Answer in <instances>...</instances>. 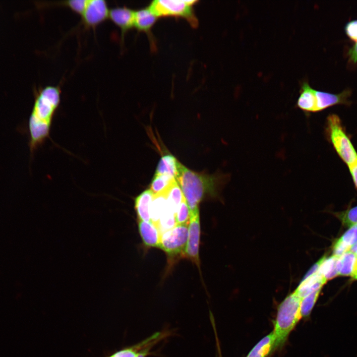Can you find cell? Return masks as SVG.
Here are the masks:
<instances>
[{"label":"cell","mask_w":357,"mask_h":357,"mask_svg":"<svg viewBox=\"0 0 357 357\" xmlns=\"http://www.w3.org/2000/svg\"><path fill=\"white\" fill-rule=\"evenodd\" d=\"M59 86L48 85L36 92L28 121V147L31 157L50 137L56 112L60 102Z\"/></svg>","instance_id":"obj_1"},{"label":"cell","mask_w":357,"mask_h":357,"mask_svg":"<svg viewBox=\"0 0 357 357\" xmlns=\"http://www.w3.org/2000/svg\"><path fill=\"white\" fill-rule=\"evenodd\" d=\"M226 178L225 175H209L193 172L179 163L176 179L190 212H195L199 211V204L204 198L218 195Z\"/></svg>","instance_id":"obj_2"},{"label":"cell","mask_w":357,"mask_h":357,"mask_svg":"<svg viewBox=\"0 0 357 357\" xmlns=\"http://www.w3.org/2000/svg\"><path fill=\"white\" fill-rule=\"evenodd\" d=\"M301 298L295 292L288 295L279 305L274 329V349L281 347L291 331L302 318Z\"/></svg>","instance_id":"obj_3"},{"label":"cell","mask_w":357,"mask_h":357,"mask_svg":"<svg viewBox=\"0 0 357 357\" xmlns=\"http://www.w3.org/2000/svg\"><path fill=\"white\" fill-rule=\"evenodd\" d=\"M325 130L329 142L347 166L357 160V152L337 115L332 114L327 117Z\"/></svg>","instance_id":"obj_4"},{"label":"cell","mask_w":357,"mask_h":357,"mask_svg":"<svg viewBox=\"0 0 357 357\" xmlns=\"http://www.w3.org/2000/svg\"><path fill=\"white\" fill-rule=\"evenodd\" d=\"M196 0H155L148 8L158 17L160 16L181 17L186 19L195 26L197 21L194 16L192 6Z\"/></svg>","instance_id":"obj_5"},{"label":"cell","mask_w":357,"mask_h":357,"mask_svg":"<svg viewBox=\"0 0 357 357\" xmlns=\"http://www.w3.org/2000/svg\"><path fill=\"white\" fill-rule=\"evenodd\" d=\"M188 235V225H177L160 236L159 248L170 257L183 256Z\"/></svg>","instance_id":"obj_6"},{"label":"cell","mask_w":357,"mask_h":357,"mask_svg":"<svg viewBox=\"0 0 357 357\" xmlns=\"http://www.w3.org/2000/svg\"><path fill=\"white\" fill-rule=\"evenodd\" d=\"M110 9L104 0H87L86 6L81 16L86 28H95L109 18Z\"/></svg>","instance_id":"obj_7"},{"label":"cell","mask_w":357,"mask_h":357,"mask_svg":"<svg viewBox=\"0 0 357 357\" xmlns=\"http://www.w3.org/2000/svg\"><path fill=\"white\" fill-rule=\"evenodd\" d=\"M188 235L183 257L189 259L199 266V246L200 225L199 211L190 212Z\"/></svg>","instance_id":"obj_8"},{"label":"cell","mask_w":357,"mask_h":357,"mask_svg":"<svg viewBox=\"0 0 357 357\" xmlns=\"http://www.w3.org/2000/svg\"><path fill=\"white\" fill-rule=\"evenodd\" d=\"M135 11L126 6H118L110 9L109 18L121 31L123 41L126 33L134 27Z\"/></svg>","instance_id":"obj_9"},{"label":"cell","mask_w":357,"mask_h":357,"mask_svg":"<svg viewBox=\"0 0 357 357\" xmlns=\"http://www.w3.org/2000/svg\"><path fill=\"white\" fill-rule=\"evenodd\" d=\"M351 91L346 90L338 94H332L315 90L316 106L315 112L322 111L328 107L338 104L348 103V98Z\"/></svg>","instance_id":"obj_10"},{"label":"cell","mask_w":357,"mask_h":357,"mask_svg":"<svg viewBox=\"0 0 357 357\" xmlns=\"http://www.w3.org/2000/svg\"><path fill=\"white\" fill-rule=\"evenodd\" d=\"M327 282L317 272L304 277L294 292L301 298L317 291H321Z\"/></svg>","instance_id":"obj_11"},{"label":"cell","mask_w":357,"mask_h":357,"mask_svg":"<svg viewBox=\"0 0 357 357\" xmlns=\"http://www.w3.org/2000/svg\"><path fill=\"white\" fill-rule=\"evenodd\" d=\"M138 230L143 242L146 246L159 247L160 233L152 222L138 221Z\"/></svg>","instance_id":"obj_12"},{"label":"cell","mask_w":357,"mask_h":357,"mask_svg":"<svg viewBox=\"0 0 357 357\" xmlns=\"http://www.w3.org/2000/svg\"><path fill=\"white\" fill-rule=\"evenodd\" d=\"M357 242V224L351 227L334 243L333 254L340 256Z\"/></svg>","instance_id":"obj_13"},{"label":"cell","mask_w":357,"mask_h":357,"mask_svg":"<svg viewBox=\"0 0 357 357\" xmlns=\"http://www.w3.org/2000/svg\"><path fill=\"white\" fill-rule=\"evenodd\" d=\"M153 196L151 190L146 189L135 197L134 209L138 221L151 222L149 210Z\"/></svg>","instance_id":"obj_14"},{"label":"cell","mask_w":357,"mask_h":357,"mask_svg":"<svg viewBox=\"0 0 357 357\" xmlns=\"http://www.w3.org/2000/svg\"><path fill=\"white\" fill-rule=\"evenodd\" d=\"M157 18L148 7L135 11L134 27L138 31L148 34Z\"/></svg>","instance_id":"obj_15"},{"label":"cell","mask_w":357,"mask_h":357,"mask_svg":"<svg viewBox=\"0 0 357 357\" xmlns=\"http://www.w3.org/2000/svg\"><path fill=\"white\" fill-rule=\"evenodd\" d=\"M297 106L303 111L315 112L316 106L315 89L312 88L306 81L302 83Z\"/></svg>","instance_id":"obj_16"},{"label":"cell","mask_w":357,"mask_h":357,"mask_svg":"<svg viewBox=\"0 0 357 357\" xmlns=\"http://www.w3.org/2000/svg\"><path fill=\"white\" fill-rule=\"evenodd\" d=\"M275 337L273 331L261 339L246 357H266L274 349Z\"/></svg>","instance_id":"obj_17"},{"label":"cell","mask_w":357,"mask_h":357,"mask_svg":"<svg viewBox=\"0 0 357 357\" xmlns=\"http://www.w3.org/2000/svg\"><path fill=\"white\" fill-rule=\"evenodd\" d=\"M357 265V258L349 250L339 256L337 261L338 275L352 276Z\"/></svg>","instance_id":"obj_18"},{"label":"cell","mask_w":357,"mask_h":357,"mask_svg":"<svg viewBox=\"0 0 357 357\" xmlns=\"http://www.w3.org/2000/svg\"><path fill=\"white\" fill-rule=\"evenodd\" d=\"M179 162L172 155H166L160 159L155 175H168L176 178Z\"/></svg>","instance_id":"obj_19"},{"label":"cell","mask_w":357,"mask_h":357,"mask_svg":"<svg viewBox=\"0 0 357 357\" xmlns=\"http://www.w3.org/2000/svg\"><path fill=\"white\" fill-rule=\"evenodd\" d=\"M339 257L334 255L328 257L326 256L322 257L318 273L326 282L338 275L337 261Z\"/></svg>","instance_id":"obj_20"},{"label":"cell","mask_w":357,"mask_h":357,"mask_svg":"<svg viewBox=\"0 0 357 357\" xmlns=\"http://www.w3.org/2000/svg\"><path fill=\"white\" fill-rule=\"evenodd\" d=\"M168 208L165 194L153 195L150 206V216L151 222L156 225Z\"/></svg>","instance_id":"obj_21"},{"label":"cell","mask_w":357,"mask_h":357,"mask_svg":"<svg viewBox=\"0 0 357 357\" xmlns=\"http://www.w3.org/2000/svg\"><path fill=\"white\" fill-rule=\"evenodd\" d=\"M165 195L168 205L176 214L184 198L182 191L177 180L173 183Z\"/></svg>","instance_id":"obj_22"},{"label":"cell","mask_w":357,"mask_h":357,"mask_svg":"<svg viewBox=\"0 0 357 357\" xmlns=\"http://www.w3.org/2000/svg\"><path fill=\"white\" fill-rule=\"evenodd\" d=\"M176 179L168 175H154L150 185L153 195L166 194Z\"/></svg>","instance_id":"obj_23"},{"label":"cell","mask_w":357,"mask_h":357,"mask_svg":"<svg viewBox=\"0 0 357 357\" xmlns=\"http://www.w3.org/2000/svg\"><path fill=\"white\" fill-rule=\"evenodd\" d=\"M177 225L176 214L168 205L166 211L155 226L158 228L160 235H161L164 232L173 229Z\"/></svg>","instance_id":"obj_24"},{"label":"cell","mask_w":357,"mask_h":357,"mask_svg":"<svg viewBox=\"0 0 357 357\" xmlns=\"http://www.w3.org/2000/svg\"><path fill=\"white\" fill-rule=\"evenodd\" d=\"M321 291L312 293L301 299L300 310L302 317H308L318 299Z\"/></svg>","instance_id":"obj_25"},{"label":"cell","mask_w":357,"mask_h":357,"mask_svg":"<svg viewBox=\"0 0 357 357\" xmlns=\"http://www.w3.org/2000/svg\"><path fill=\"white\" fill-rule=\"evenodd\" d=\"M336 215L344 226L351 227L357 224V206L348 210L336 213Z\"/></svg>","instance_id":"obj_26"},{"label":"cell","mask_w":357,"mask_h":357,"mask_svg":"<svg viewBox=\"0 0 357 357\" xmlns=\"http://www.w3.org/2000/svg\"><path fill=\"white\" fill-rule=\"evenodd\" d=\"M190 217V210L184 198L176 214L177 224L188 225Z\"/></svg>","instance_id":"obj_27"},{"label":"cell","mask_w":357,"mask_h":357,"mask_svg":"<svg viewBox=\"0 0 357 357\" xmlns=\"http://www.w3.org/2000/svg\"><path fill=\"white\" fill-rule=\"evenodd\" d=\"M87 2V0H65L55 2L54 4L66 6L81 16L86 6Z\"/></svg>","instance_id":"obj_28"},{"label":"cell","mask_w":357,"mask_h":357,"mask_svg":"<svg viewBox=\"0 0 357 357\" xmlns=\"http://www.w3.org/2000/svg\"><path fill=\"white\" fill-rule=\"evenodd\" d=\"M345 31L350 38L357 42V20L348 23L345 26Z\"/></svg>","instance_id":"obj_29"},{"label":"cell","mask_w":357,"mask_h":357,"mask_svg":"<svg viewBox=\"0 0 357 357\" xmlns=\"http://www.w3.org/2000/svg\"><path fill=\"white\" fill-rule=\"evenodd\" d=\"M348 167L357 191V160L354 163L348 166Z\"/></svg>","instance_id":"obj_30"},{"label":"cell","mask_w":357,"mask_h":357,"mask_svg":"<svg viewBox=\"0 0 357 357\" xmlns=\"http://www.w3.org/2000/svg\"><path fill=\"white\" fill-rule=\"evenodd\" d=\"M348 54L350 60L354 63H356L357 62V42L349 50Z\"/></svg>","instance_id":"obj_31"},{"label":"cell","mask_w":357,"mask_h":357,"mask_svg":"<svg viewBox=\"0 0 357 357\" xmlns=\"http://www.w3.org/2000/svg\"><path fill=\"white\" fill-rule=\"evenodd\" d=\"M350 250L355 254L357 258V242L352 246Z\"/></svg>","instance_id":"obj_32"},{"label":"cell","mask_w":357,"mask_h":357,"mask_svg":"<svg viewBox=\"0 0 357 357\" xmlns=\"http://www.w3.org/2000/svg\"><path fill=\"white\" fill-rule=\"evenodd\" d=\"M352 277H353L354 279L357 280V273L355 274L352 276Z\"/></svg>","instance_id":"obj_33"}]
</instances>
